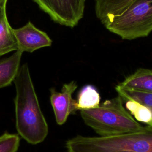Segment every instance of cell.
Listing matches in <instances>:
<instances>
[{
  "label": "cell",
  "instance_id": "cell-1",
  "mask_svg": "<svg viewBox=\"0 0 152 152\" xmlns=\"http://www.w3.org/2000/svg\"><path fill=\"white\" fill-rule=\"evenodd\" d=\"M16 128L27 142L37 144L44 141L48 126L40 107L37 96L27 63L20 66L14 82Z\"/></svg>",
  "mask_w": 152,
  "mask_h": 152
},
{
  "label": "cell",
  "instance_id": "cell-2",
  "mask_svg": "<svg viewBox=\"0 0 152 152\" xmlns=\"http://www.w3.org/2000/svg\"><path fill=\"white\" fill-rule=\"evenodd\" d=\"M65 145L68 152H152V126L110 136L77 135Z\"/></svg>",
  "mask_w": 152,
  "mask_h": 152
},
{
  "label": "cell",
  "instance_id": "cell-3",
  "mask_svg": "<svg viewBox=\"0 0 152 152\" xmlns=\"http://www.w3.org/2000/svg\"><path fill=\"white\" fill-rule=\"evenodd\" d=\"M118 96L105 100L97 107L81 110V116L86 125L100 136H110L141 129L142 126L123 105Z\"/></svg>",
  "mask_w": 152,
  "mask_h": 152
},
{
  "label": "cell",
  "instance_id": "cell-4",
  "mask_svg": "<svg viewBox=\"0 0 152 152\" xmlns=\"http://www.w3.org/2000/svg\"><path fill=\"white\" fill-rule=\"evenodd\" d=\"M104 26L124 40L147 37L152 31V0H135Z\"/></svg>",
  "mask_w": 152,
  "mask_h": 152
},
{
  "label": "cell",
  "instance_id": "cell-5",
  "mask_svg": "<svg viewBox=\"0 0 152 152\" xmlns=\"http://www.w3.org/2000/svg\"><path fill=\"white\" fill-rule=\"evenodd\" d=\"M55 23L73 28L83 18L86 0H32Z\"/></svg>",
  "mask_w": 152,
  "mask_h": 152
},
{
  "label": "cell",
  "instance_id": "cell-6",
  "mask_svg": "<svg viewBox=\"0 0 152 152\" xmlns=\"http://www.w3.org/2000/svg\"><path fill=\"white\" fill-rule=\"evenodd\" d=\"M77 87L76 82L71 81L63 84L59 92L56 91L54 88L50 89V101L58 125L64 124L68 116L77 110V101L72 97V94Z\"/></svg>",
  "mask_w": 152,
  "mask_h": 152
},
{
  "label": "cell",
  "instance_id": "cell-7",
  "mask_svg": "<svg viewBox=\"0 0 152 152\" xmlns=\"http://www.w3.org/2000/svg\"><path fill=\"white\" fill-rule=\"evenodd\" d=\"M18 50L33 52L52 45V40L46 33L37 28L31 21L18 28H13Z\"/></svg>",
  "mask_w": 152,
  "mask_h": 152
},
{
  "label": "cell",
  "instance_id": "cell-8",
  "mask_svg": "<svg viewBox=\"0 0 152 152\" xmlns=\"http://www.w3.org/2000/svg\"><path fill=\"white\" fill-rule=\"evenodd\" d=\"M135 0H94L95 14L104 26L124 12Z\"/></svg>",
  "mask_w": 152,
  "mask_h": 152
},
{
  "label": "cell",
  "instance_id": "cell-9",
  "mask_svg": "<svg viewBox=\"0 0 152 152\" xmlns=\"http://www.w3.org/2000/svg\"><path fill=\"white\" fill-rule=\"evenodd\" d=\"M118 86L127 90L152 94V69L138 68Z\"/></svg>",
  "mask_w": 152,
  "mask_h": 152
},
{
  "label": "cell",
  "instance_id": "cell-10",
  "mask_svg": "<svg viewBox=\"0 0 152 152\" xmlns=\"http://www.w3.org/2000/svg\"><path fill=\"white\" fill-rule=\"evenodd\" d=\"M6 5L0 6V56L18 50L13 28L7 19Z\"/></svg>",
  "mask_w": 152,
  "mask_h": 152
},
{
  "label": "cell",
  "instance_id": "cell-11",
  "mask_svg": "<svg viewBox=\"0 0 152 152\" xmlns=\"http://www.w3.org/2000/svg\"><path fill=\"white\" fill-rule=\"evenodd\" d=\"M23 52L17 50L12 55L0 59V88L10 86L20 67Z\"/></svg>",
  "mask_w": 152,
  "mask_h": 152
},
{
  "label": "cell",
  "instance_id": "cell-12",
  "mask_svg": "<svg viewBox=\"0 0 152 152\" xmlns=\"http://www.w3.org/2000/svg\"><path fill=\"white\" fill-rule=\"evenodd\" d=\"M76 101L77 110L90 109L99 106L100 96L94 86L87 84L80 90Z\"/></svg>",
  "mask_w": 152,
  "mask_h": 152
},
{
  "label": "cell",
  "instance_id": "cell-13",
  "mask_svg": "<svg viewBox=\"0 0 152 152\" xmlns=\"http://www.w3.org/2000/svg\"><path fill=\"white\" fill-rule=\"evenodd\" d=\"M129 113L133 115L134 118L147 125L152 122V112L147 106L131 99L122 100Z\"/></svg>",
  "mask_w": 152,
  "mask_h": 152
},
{
  "label": "cell",
  "instance_id": "cell-14",
  "mask_svg": "<svg viewBox=\"0 0 152 152\" xmlns=\"http://www.w3.org/2000/svg\"><path fill=\"white\" fill-rule=\"evenodd\" d=\"M115 90L122 100L128 99L135 100L149 107L152 112V94L127 90L118 85L116 86ZM149 125L152 126V122Z\"/></svg>",
  "mask_w": 152,
  "mask_h": 152
},
{
  "label": "cell",
  "instance_id": "cell-15",
  "mask_svg": "<svg viewBox=\"0 0 152 152\" xmlns=\"http://www.w3.org/2000/svg\"><path fill=\"white\" fill-rule=\"evenodd\" d=\"M20 139L17 134L5 132L0 136V152H17Z\"/></svg>",
  "mask_w": 152,
  "mask_h": 152
},
{
  "label": "cell",
  "instance_id": "cell-16",
  "mask_svg": "<svg viewBox=\"0 0 152 152\" xmlns=\"http://www.w3.org/2000/svg\"><path fill=\"white\" fill-rule=\"evenodd\" d=\"M8 0H0V6L2 5L3 4H7Z\"/></svg>",
  "mask_w": 152,
  "mask_h": 152
}]
</instances>
